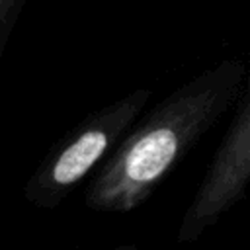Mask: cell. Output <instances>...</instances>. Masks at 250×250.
<instances>
[{
  "label": "cell",
  "instance_id": "3",
  "mask_svg": "<svg viewBox=\"0 0 250 250\" xmlns=\"http://www.w3.org/2000/svg\"><path fill=\"white\" fill-rule=\"evenodd\" d=\"M250 186V94L217 146L182 217L178 242H191L232 209Z\"/></svg>",
  "mask_w": 250,
  "mask_h": 250
},
{
  "label": "cell",
  "instance_id": "4",
  "mask_svg": "<svg viewBox=\"0 0 250 250\" xmlns=\"http://www.w3.org/2000/svg\"><path fill=\"white\" fill-rule=\"evenodd\" d=\"M25 0H0V57L6 49L10 33L18 21V16Z\"/></svg>",
  "mask_w": 250,
  "mask_h": 250
},
{
  "label": "cell",
  "instance_id": "2",
  "mask_svg": "<svg viewBox=\"0 0 250 250\" xmlns=\"http://www.w3.org/2000/svg\"><path fill=\"white\" fill-rule=\"evenodd\" d=\"M148 98V88H137L88 115L35 168L23 186L25 199L35 207H57L94 168H100L139 119Z\"/></svg>",
  "mask_w": 250,
  "mask_h": 250
},
{
  "label": "cell",
  "instance_id": "1",
  "mask_svg": "<svg viewBox=\"0 0 250 250\" xmlns=\"http://www.w3.org/2000/svg\"><path fill=\"white\" fill-rule=\"evenodd\" d=\"M244 78V62L227 59L168 94L131 125L100 164L88 186L86 205L107 213H127L143 205L234 104Z\"/></svg>",
  "mask_w": 250,
  "mask_h": 250
}]
</instances>
